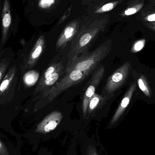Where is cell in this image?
Masks as SVG:
<instances>
[{
	"label": "cell",
	"mask_w": 155,
	"mask_h": 155,
	"mask_svg": "<svg viewBox=\"0 0 155 155\" xmlns=\"http://www.w3.org/2000/svg\"><path fill=\"white\" fill-rule=\"evenodd\" d=\"M109 20L107 19L96 20L82 28L77 36L73 39L71 50L68 54V63L79 55L87 52L94 39L104 30Z\"/></svg>",
	"instance_id": "obj_1"
},
{
	"label": "cell",
	"mask_w": 155,
	"mask_h": 155,
	"mask_svg": "<svg viewBox=\"0 0 155 155\" xmlns=\"http://www.w3.org/2000/svg\"><path fill=\"white\" fill-rule=\"evenodd\" d=\"M109 45L106 42L100 45L92 52H86L79 55L68 63L65 69L66 73L71 71H79L88 76L97 64L107 55Z\"/></svg>",
	"instance_id": "obj_2"
},
{
	"label": "cell",
	"mask_w": 155,
	"mask_h": 155,
	"mask_svg": "<svg viewBox=\"0 0 155 155\" xmlns=\"http://www.w3.org/2000/svg\"><path fill=\"white\" fill-rule=\"evenodd\" d=\"M87 77V76L84 73L76 70L67 73L57 84L39 94L37 97V99H41L39 107L41 108V107L45 106L53 101L63 92L82 82Z\"/></svg>",
	"instance_id": "obj_3"
},
{
	"label": "cell",
	"mask_w": 155,
	"mask_h": 155,
	"mask_svg": "<svg viewBox=\"0 0 155 155\" xmlns=\"http://www.w3.org/2000/svg\"><path fill=\"white\" fill-rule=\"evenodd\" d=\"M63 116L61 112L54 111L45 116L37 124L35 133L40 135L43 140H48L57 137L56 130L61 123Z\"/></svg>",
	"instance_id": "obj_4"
},
{
	"label": "cell",
	"mask_w": 155,
	"mask_h": 155,
	"mask_svg": "<svg viewBox=\"0 0 155 155\" xmlns=\"http://www.w3.org/2000/svg\"><path fill=\"white\" fill-rule=\"evenodd\" d=\"M130 68L131 63L127 62L109 76L105 87L107 93H114L123 85L127 78Z\"/></svg>",
	"instance_id": "obj_5"
},
{
	"label": "cell",
	"mask_w": 155,
	"mask_h": 155,
	"mask_svg": "<svg viewBox=\"0 0 155 155\" xmlns=\"http://www.w3.org/2000/svg\"><path fill=\"white\" fill-rule=\"evenodd\" d=\"M105 68L104 66H102L100 68L97 70L91 79L89 80V83L87 85V87L85 91L83 97V117L84 119H86L87 112V107L88 104L91 97L95 94V90L98 87V85L102 81L104 74Z\"/></svg>",
	"instance_id": "obj_6"
},
{
	"label": "cell",
	"mask_w": 155,
	"mask_h": 155,
	"mask_svg": "<svg viewBox=\"0 0 155 155\" xmlns=\"http://www.w3.org/2000/svg\"><path fill=\"white\" fill-rule=\"evenodd\" d=\"M45 46V40L44 35H41L36 41L32 49L25 56L21 71L23 72L33 68L42 54Z\"/></svg>",
	"instance_id": "obj_7"
},
{
	"label": "cell",
	"mask_w": 155,
	"mask_h": 155,
	"mask_svg": "<svg viewBox=\"0 0 155 155\" xmlns=\"http://www.w3.org/2000/svg\"><path fill=\"white\" fill-rule=\"evenodd\" d=\"M79 25L78 21H73L64 28L57 40V49H64L66 47L68 43L75 37L78 32Z\"/></svg>",
	"instance_id": "obj_8"
},
{
	"label": "cell",
	"mask_w": 155,
	"mask_h": 155,
	"mask_svg": "<svg viewBox=\"0 0 155 155\" xmlns=\"http://www.w3.org/2000/svg\"><path fill=\"white\" fill-rule=\"evenodd\" d=\"M136 88V84L135 83L132 84L128 88V90L124 96L120 104L118 106L117 109L110 121V125L111 126L114 125L118 121L126 108H127L128 105L130 104Z\"/></svg>",
	"instance_id": "obj_9"
},
{
	"label": "cell",
	"mask_w": 155,
	"mask_h": 155,
	"mask_svg": "<svg viewBox=\"0 0 155 155\" xmlns=\"http://www.w3.org/2000/svg\"><path fill=\"white\" fill-rule=\"evenodd\" d=\"M12 22L11 8L9 0H4L2 13V45L4 46L7 40L8 33Z\"/></svg>",
	"instance_id": "obj_10"
},
{
	"label": "cell",
	"mask_w": 155,
	"mask_h": 155,
	"mask_svg": "<svg viewBox=\"0 0 155 155\" xmlns=\"http://www.w3.org/2000/svg\"><path fill=\"white\" fill-rule=\"evenodd\" d=\"M79 141L82 155H102L94 137L83 136Z\"/></svg>",
	"instance_id": "obj_11"
},
{
	"label": "cell",
	"mask_w": 155,
	"mask_h": 155,
	"mask_svg": "<svg viewBox=\"0 0 155 155\" xmlns=\"http://www.w3.org/2000/svg\"><path fill=\"white\" fill-rule=\"evenodd\" d=\"M64 69V68L59 70L58 71L56 72L49 77L47 78L42 83L38 84L36 89L34 92V94L35 95L37 94H40L44 90L48 89L49 87H51L54 85V84H56L60 77L63 74Z\"/></svg>",
	"instance_id": "obj_12"
},
{
	"label": "cell",
	"mask_w": 155,
	"mask_h": 155,
	"mask_svg": "<svg viewBox=\"0 0 155 155\" xmlns=\"http://www.w3.org/2000/svg\"><path fill=\"white\" fill-rule=\"evenodd\" d=\"M108 99V97H107L102 96L95 93L89 101L86 119L88 118L90 116H92L97 109H99L104 104Z\"/></svg>",
	"instance_id": "obj_13"
},
{
	"label": "cell",
	"mask_w": 155,
	"mask_h": 155,
	"mask_svg": "<svg viewBox=\"0 0 155 155\" xmlns=\"http://www.w3.org/2000/svg\"><path fill=\"white\" fill-rule=\"evenodd\" d=\"M63 68H64V67L61 62L53 63L51 64H50L49 67L44 72L38 84L42 83L47 78L49 77L56 72L58 71L59 70Z\"/></svg>",
	"instance_id": "obj_14"
},
{
	"label": "cell",
	"mask_w": 155,
	"mask_h": 155,
	"mask_svg": "<svg viewBox=\"0 0 155 155\" xmlns=\"http://www.w3.org/2000/svg\"><path fill=\"white\" fill-rule=\"evenodd\" d=\"M39 78V73L35 71H29L24 76V84L26 87L32 86L35 84Z\"/></svg>",
	"instance_id": "obj_15"
},
{
	"label": "cell",
	"mask_w": 155,
	"mask_h": 155,
	"mask_svg": "<svg viewBox=\"0 0 155 155\" xmlns=\"http://www.w3.org/2000/svg\"><path fill=\"white\" fill-rule=\"evenodd\" d=\"M137 83L140 90L146 96H151V92L150 87L147 83L146 78L143 75H141L137 79Z\"/></svg>",
	"instance_id": "obj_16"
},
{
	"label": "cell",
	"mask_w": 155,
	"mask_h": 155,
	"mask_svg": "<svg viewBox=\"0 0 155 155\" xmlns=\"http://www.w3.org/2000/svg\"><path fill=\"white\" fill-rule=\"evenodd\" d=\"M118 2H119L117 1V2H111L106 4L104 5H103L100 8L97 9V10H96L94 13L96 14H101L109 12L114 8L115 6H116V5L118 4Z\"/></svg>",
	"instance_id": "obj_17"
},
{
	"label": "cell",
	"mask_w": 155,
	"mask_h": 155,
	"mask_svg": "<svg viewBox=\"0 0 155 155\" xmlns=\"http://www.w3.org/2000/svg\"><path fill=\"white\" fill-rule=\"evenodd\" d=\"M145 40L144 39L137 41L135 43L132 47L131 52L132 53H137L143 50L145 45Z\"/></svg>",
	"instance_id": "obj_18"
},
{
	"label": "cell",
	"mask_w": 155,
	"mask_h": 155,
	"mask_svg": "<svg viewBox=\"0 0 155 155\" xmlns=\"http://www.w3.org/2000/svg\"><path fill=\"white\" fill-rule=\"evenodd\" d=\"M9 64V61L7 60H2L0 61V82L6 72Z\"/></svg>",
	"instance_id": "obj_19"
},
{
	"label": "cell",
	"mask_w": 155,
	"mask_h": 155,
	"mask_svg": "<svg viewBox=\"0 0 155 155\" xmlns=\"http://www.w3.org/2000/svg\"><path fill=\"white\" fill-rule=\"evenodd\" d=\"M143 4L137 5L134 6L132 7L127 8L124 12V15H131L135 14L137 12L139 11L143 7Z\"/></svg>",
	"instance_id": "obj_20"
},
{
	"label": "cell",
	"mask_w": 155,
	"mask_h": 155,
	"mask_svg": "<svg viewBox=\"0 0 155 155\" xmlns=\"http://www.w3.org/2000/svg\"><path fill=\"white\" fill-rule=\"evenodd\" d=\"M77 145V140L76 138H74L72 143L71 146H70L69 151L66 155H76V146ZM49 152H47V155H50Z\"/></svg>",
	"instance_id": "obj_21"
},
{
	"label": "cell",
	"mask_w": 155,
	"mask_h": 155,
	"mask_svg": "<svg viewBox=\"0 0 155 155\" xmlns=\"http://www.w3.org/2000/svg\"><path fill=\"white\" fill-rule=\"evenodd\" d=\"M54 2V0H40L39 6L42 8H47L51 6Z\"/></svg>",
	"instance_id": "obj_22"
},
{
	"label": "cell",
	"mask_w": 155,
	"mask_h": 155,
	"mask_svg": "<svg viewBox=\"0 0 155 155\" xmlns=\"http://www.w3.org/2000/svg\"><path fill=\"white\" fill-rule=\"evenodd\" d=\"M0 155H10L7 148L0 141Z\"/></svg>",
	"instance_id": "obj_23"
},
{
	"label": "cell",
	"mask_w": 155,
	"mask_h": 155,
	"mask_svg": "<svg viewBox=\"0 0 155 155\" xmlns=\"http://www.w3.org/2000/svg\"><path fill=\"white\" fill-rule=\"evenodd\" d=\"M71 7H70V8H68L67 11L64 13V15L61 18L60 21H59V24H61L62 22H63L68 17V16L70 15V12H71Z\"/></svg>",
	"instance_id": "obj_24"
},
{
	"label": "cell",
	"mask_w": 155,
	"mask_h": 155,
	"mask_svg": "<svg viewBox=\"0 0 155 155\" xmlns=\"http://www.w3.org/2000/svg\"><path fill=\"white\" fill-rule=\"evenodd\" d=\"M146 20L148 21L153 22L155 21V13L150 15L146 17Z\"/></svg>",
	"instance_id": "obj_25"
}]
</instances>
